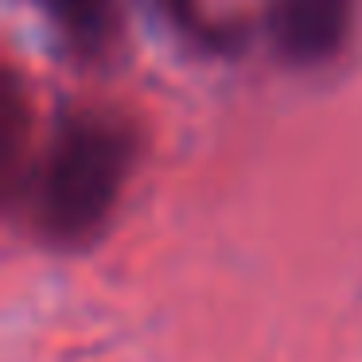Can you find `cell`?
I'll use <instances>...</instances> for the list:
<instances>
[{
	"instance_id": "1",
	"label": "cell",
	"mask_w": 362,
	"mask_h": 362,
	"mask_svg": "<svg viewBox=\"0 0 362 362\" xmlns=\"http://www.w3.org/2000/svg\"><path fill=\"white\" fill-rule=\"evenodd\" d=\"M136 141L125 121L74 113L59 125L24 187V218L51 250H86L105 234L125 195Z\"/></svg>"
},
{
	"instance_id": "2",
	"label": "cell",
	"mask_w": 362,
	"mask_h": 362,
	"mask_svg": "<svg viewBox=\"0 0 362 362\" xmlns=\"http://www.w3.org/2000/svg\"><path fill=\"white\" fill-rule=\"evenodd\" d=\"M273 40L296 66L339 55L351 32V0H273Z\"/></svg>"
},
{
	"instance_id": "3",
	"label": "cell",
	"mask_w": 362,
	"mask_h": 362,
	"mask_svg": "<svg viewBox=\"0 0 362 362\" xmlns=\"http://www.w3.org/2000/svg\"><path fill=\"white\" fill-rule=\"evenodd\" d=\"M55 28L66 35V43L82 51H98L110 43L113 24H117V0H35Z\"/></svg>"
}]
</instances>
